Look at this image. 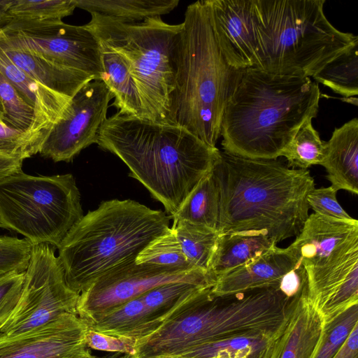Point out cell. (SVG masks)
<instances>
[{"instance_id": "16", "label": "cell", "mask_w": 358, "mask_h": 358, "mask_svg": "<svg viewBox=\"0 0 358 358\" xmlns=\"http://www.w3.org/2000/svg\"><path fill=\"white\" fill-rule=\"evenodd\" d=\"M290 246L276 245L261 255L218 276L211 292L216 296L234 294L257 288L279 287L282 278L299 262Z\"/></svg>"}, {"instance_id": "1", "label": "cell", "mask_w": 358, "mask_h": 358, "mask_svg": "<svg viewBox=\"0 0 358 358\" xmlns=\"http://www.w3.org/2000/svg\"><path fill=\"white\" fill-rule=\"evenodd\" d=\"M210 173L219 195V235L262 231L277 244L300 234L315 188L308 169L220 151Z\"/></svg>"}, {"instance_id": "13", "label": "cell", "mask_w": 358, "mask_h": 358, "mask_svg": "<svg viewBox=\"0 0 358 358\" xmlns=\"http://www.w3.org/2000/svg\"><path fill=\"white\" fill-rule=\"evenodd\" d=\"M87 329L78 315L66 313L24 334L0 333V358H95L85 342Z\"/></svg>"}, {"instance_id": "22", "label": "cell", "mask_w": 358, "mask_h": 358, "mask_svg": "<svg viewBox=\"0 0 358 358\" xmlns=\"http://www.w3.org/2000/svg\"><path fill=\"white\" fill-rule=\"evenodd\" d=\"M276 244L262 231L218 234L209 271L216 279L270 250Z\"/></svg>"}, {"instance_id": "15", "label": "cell", "mask_w": 358, "mask_h": 358, "mask_svg": "<svg viewBox=\"0 0 358 358\" xmlns=\"http://www.w3.org/2000/svg\"><path fill=\"white\" fill-rule=\"evenodd\" d=\"M217 43L236 69L255 66L259 48L255 0H205Z\"/></svg>"}, {"instance_id": "14", "label": "cell", "mask_w": 358, "mask_h": 358, "mask_svg": "<svg viewBox=\"0 0 358 358\" xmlns=\"http://www.w3.org/2000/svg\"><path fill=\"white\" fill-rule=\"evenodd\" d=\"M309 276L335 266L358 251V221L313 213L289 245Z\"/></svg>"}, {"instance_id": "19", "label": "cell", "mask_w": 358, "mask_h": 358, "mask_svg": "<svg viewBox=\"0 0 358 358\" xmlns=\"http://www.w3.org/2000/svg\"><path fill=\"white\" fill-rule=\"evenodd\" d=\"M0 48L15 64L31 77L68 98L72 99L80 88L94 80L87 73L58 65L24 50L8 41L1 29Z\"/></svg>"}, {"instance_id": "42", "label": "cell", "mask_w": 358, "mask_h": 358, "mask_svg": "<svg viewBox=\"0 0 358 358\" xmlns=\"http://www.w3.org/2000/svg\"><path fill=\"white\" fill-rule=\"evenodd\" d=\"M12 0H0V27L8 22V10Z\"/></svg>"}, {"instance_id": "21", "label": "cell", "mask_w": 358, "mask_h": 358, "mask_svg": "<svg viewBox=\"0 0 358 358\" xmlns=\"http://www.w3.org/2000/svg\"><path fill=\"white\" fill-rule=\"evenodd\" d=\"M164 320L151 313L139 296L85 324L96 332L138 341L154 333Z\"/></svg>"}, {"instance_id": "27", "label": "cell", "mask_w": 358, "mask_h": 358, "mask_svg": "<svg viewBox=\"0 0 358 358\" xmlns=\"http://www.w3.org/2000/svg\"><path fill=\"white\" fill-rule=\"evenodd\" d=\"M218 216V190L210 172L196 185L172 218L184 220L217 231Z\"/></svg>"}, {"instance_id": "35", "label": "cell", "mask_w": 358, "mask_h": 358, "mask_svg": "<svg viewBox=\"0 0 358 358\" xmlns=\"http://www.w3.org/2000/svg\"><path fill=\"white\" fill-rule=\"evenodd\" d=\"M32 246L26 238L0 236V280L26 271Z\"/></svg>"}, {"instance_id": "7", "label": "cell", "mask_w": 358, "mask_h": 358, "mask_svg": "<svg viewBox=\"0 0 358 358\" xmlns=\"http://www.w3.org/2000/svg\"><path fill=\"white\" fill-rule=\"evenodd\" d=\"M90 14L91 20L85 26L127 62L140 96L143 118L172 124L182 22L170 24L161 17L124 22Z\"/></svg>"}, {"instance_id": "4", "label": "cell", "mask_w": 358, "mask_h": 358, "mask_svg": "<svg viewBox=\"0 0 358 358\" xmlns=\"http://www.w3.org/2000/svg\"><path fill=\"white\" fill-rule=\"evenodd\" d=\"M182 24L171 123L216 147L224 110L245 69L231 66L221 52L205 0L187 6Z\"/></svg>"}, {"instance_id": "28", "label": "cell", "mask_w": 358, "mask_h": 358, "mask_svg": "<svg viewBox=\"0 0 358 358\" xmlns=\"http://www.w3.org/2000/svg\"><path fill=\"white\" fill-rule=\"evenodd\" d=\"M171 227L182 251L194 268L209 271V265L218 238L217 231L204 226L174 218Z\"/></svg>"}, {"instance_id": "45", "label": "cell", "mask_w": 358, "mask_h": 358, "mask_svg": "<svg viewBox=\"0 0 358 358\" xmlns=\"http://www.w3.org/2000/svg\"><path fill=\"white\" fill-rule=\"evenodd\" d=\"M275 354H276V353H275ZM275 356H274V357H273V358H275Z\"/></svg>"}, {"instance_id": "12", "label": "cell", "mask_w": 358, "mask_h": 358, "mask_svg": "<svg viewBox=\"0 0 358 358\" xmlns=\"http://www.w3.org/2000/svg\"><path fill=\"white\" fill-rule=\"evenodd\" d=\"M113 94L101 80H92L71 99L54 125L39 153L55 162H70L83 149L96 143L98 131L107 118Z\"/></svg>"}, {"instance_id": "20", "label": "cell", "mask_w": 358, "mask_h": 358, "mask_svg": "<svg viewBox=\"0 0 358 358\" xmlns=\"http://www.w3.org/2000/svg\"><path fill=\"white\" fill-rule=\"evenodd\" d=\"M336 190L358 194V119L335 128L326 142V154L320 164Z\"/></svg>"}, {"instance_id": "3", "label": "cell", "mask_w": 358, "mask_h": 358, "mask_svg": "<svg viewBox=\"0 0 358 358\" xmlns=\"http://www.w3.org/2000/svg\"><path fill=\"white\" fill-rule=\"evenodd\" d=\"M320 90L309 77L245 69L222 115L224 152L276 159L302 124L316 117Z\"/></svg>"}, {"instance_id": "30", "label": "cell", "mask_w": 358, "mask_h": 358, "mask_svg": "<svg viewBox=\"0 0 358 358\" xmlns=\"http://www.w3.org/2000/svg\"><path fill=\"white\" fill-rule=\"evenodd\" d=\"M75 8L73 0H12L8 23L62 21L72 15Z\"/></svg>"}, {"instance_id": "40", "label": "cell", "mask_w": 358, "mask_h": 358, "mask_svg": "<svg viewBox=\"0 0 358 358\" xmlns=\"http://www.w3.org/2000/svg\"><path fill=\"white\" fill-rule=\"evenodd\" d=\"M332 358H358V324Z\"/></svg>"}, {"instance_id": "44", "label": "cell", "mask_w": 358, "mask_h": 358, "mask_svg": "<svg viewBox=\"0 0 358 358\" xmlns=\"http://www.w3.org/2000/svg\"><path fill=\"white\" fill-rule=\"evenodd\" d=\"M3 120H4V112H3V108L1 100H0V121L3 122Z\"/></svg>"}, {"instance_id": "8", "label": "cell", "mask_w": 358, "mask_h": 358, "mask_svg": "<svg viewBox=\"0 0 358 358\" xmlns=\"http://www.w3.org/2000/svg\"><path fill=\"white\" fill-rule=\"evenodd\" d=\"M83 216L80 193L71 173L32 176L21 170L0 180V227L33 245L58 248Z\"/></svg>"}, {"instance_id": "18", "label": "cell", "mask_w": 358, "mask_h": 358, "mask_svg": "<svg viewBox=\"0 0 358 358\" xmlns=\"http://www.w3.org/2000/svg\"><path fill=\"white\" fill-rule=\"evenodd\" d=\"M324 323L307 294V282L296 295L275 358H311Z\"/></svg>"}, {"instance_id": "43", "label": "cell", "mask_w": 358, "mask_h": 358, "mask_svg": "<svg viewBox=\"0 0 358 358\" xmlns=\"http://www.w3.org/2000/svg\"><path fill=\"white\" fill-rule=\"evenodd\" d=\"M95 358H134V355L129 354L111 352L102 357H95Z\"/></svg>"}, {"instance_id": "41", "label": "cell", "mask_w": 358, "mask_h": 358, "mask_svg": "<svg viewBox=\"0 0 358 358\" xmlns=\"http://www.w3.org/2000/svg\"><path fill=\"white\" fill-rule=\"evenodd\" d=\"M24 160L0 154V180L22 170Z\"/></svg>"}, {"instance_id": "5", "label": "cell", "mask_w": 358, "mask_h": 358, "mask_svg": "<svg viewBox=\"0 0 358 358\" xmlns=\"http://www.w3.org/2000/svg\"><path fill=\"white\" fill-rule=\"evenodd\" d=\"M171 218L131 199L102 201L57 248L67 285L80 293L112 268L136 260L152 241L170 230Z\"/></svg>"}, {"instance_id": "11", "label": "cell", "mask_w": 358, "mask_h": 358, "mask_svg": "<svg viewBox=\"0 0 358 358\" xmlns=\"http://www.w3.org/2000/svg\"><path fill=\"white\" fill-rule=\"evenodd\" d=\"M0 29L8 41L24 50L101 80L99 43L85 25L10 22Z\"/></svg>"}, {"instance_id": "32", "label": "cell", "mask_w": 358, "mask_h": 358, "mask_svg": "<svg viewBox=\"0 0 358 358\" xmlns=\"http://www.w3.org/2000/svg\"><path fill=\"white\" fill-rule=\"evenodd\" d=\"M357 324L358 303L324 323L320 341L311 358H332Z\"/></svg>"}, {"instance_id": "39", "label": "cell", "mask_w": 358, "mask_h": 358, "mask_svg": "<svg viewBox=\"0 0 358 358\" xmlns=\"http://www.w3.org/2000/svg\"><path fill=\"white\" fill-rule=\"evenodd\" d=\"M85 342L89 348L94 350L134 355L137 341L134 338L108 335L87 329Z\"/></svg>"}, {"instance_id": "29", "label": "cell", "mask_w": 358, "mask_h": 358, "mask_svg": "<svg viewBox=\"0 0 358 358\" xmlns=\"http://www.w3.org/2000/svg\"><path fill=\"white\" fill-rule=\"evenodd\" d=\"M312 120L309 118L302 124L280 154L286 158L289 168L308 169L313 165H320L324 159L326 141L320 138Z\"/></svg>"}, {"instance_id": "26", "label": "cell", "mask_w": 358, "mask_h": 358, "mask_svg": "<svg viewBox=\"0 0 358 358\" xmlns=\"http://www.w3.org/2000/svg\"><path fill=\"white\" fill-rule=\"evenodd\" d=\"M281 335H245L224 338L194 346L166 358H248L256 351L275 343Z\"/></svg>"}, {"instance_id": "34", "label": "cell", "mask_w": 358, "mask_h": 358, "mask_svg": "<svg viewBox=\"0 0 358 358\" xmlns=\"http://www.w3.org/2000/svg\"><path fill=\"white\" fill-rule=\"evenodd\" d=\"M136 262L138 264L196 268L185 257L171 227L169 231L152 241L139 253Z\"/></svg>"}, {"instance_id": "25", "label": "cell", "mask_w": 358, "mask_h": 358, "mask_svg": "<svg viewBox=\"0 0 358 358\" xmlns=\"http://www.w3.org/2000/svg\"><path fill=\"white\" fill-rule=\"evenodd\" d=\"M333 92L342 95V100L357 106L358 43L329 62L313 76Z\"/></svg>"}, {"instance_id": "6", "label": "cell", "mask_w": 358, "mask_h": 358, "mask_svg": "<svg viewBox=\"0 0 358 358\" xmlns=\"http://www.w3.org/2000/svg\"><path fill=\"white\" fill-rule=\"evenodd\" d=\"M259 48L255 66L266 72L313 77L358 43L338 30L324 13L325 0H255Z\"/></svg>"}, {"instance_id": "31", "label": "cell", "mask_w": 358, "mask_h": 358, "mask_svg": "<svg viewBox=\"0 0 358 358\" xmlns=\"http://www.w3.org/2000/svg\"><path fill=\"white\" fill-rule=\"evenodd\" d=\"M0 100L4 112L3 122L15 129L28 133L41 150V146L32 133L35 120L34 109L24 101L1 72Z\"/></svg>"}, {"instance_id": "24", "label": "cell", "mask_w": 358, "mask_h": 358, "mask_svg": "<svg viewBox=\"0 0 358 358\" xmlns=\"http://www.w3.org/2000/svg\"><path fill=\"white\" fill-rule=\"evenodd\" d=\"M76 8L124 22H137L171 12L179 0H73Z\"/></svg>"}, {"instance_id": "23", "label": "cell", "mask_w": 358, "mask_h": 358, "mask_svg": "<svg viewBox=\"0 0 358 358\" xmlns=\"http://www.w3.org/2000/svg\"><path fill=\"white\" fill-rule=\"evenodd\" d=\"M102 66L101 80L113 94V106L122 115L143 118L140 96L126 59L106 43L98 41Z\"/></svg>"}, {"instance_id": "17", "label": "cell", "mask_w": 358, "mask_h": 358, "mask_svg": "<svg viewBox=\"0 0 358 358\" xmlns=\"http://www.w3.org/2000/svg\"><path fill=\"white\" fill-rule=\"evenodd\" d=\"M0 72L35 112L32 133L42 146L54 125L62 117L71 99L31 77L15 64L0 48Z\"/></svg>"}, {"instance_id": "37", "label": "cell", "mask_w": 358, "mask_h": 358, "mask_svg": "<svg viewBox=\"0 0 358 358\" xmlns=\"http://www.w3.org/2000/svg\"><path fill=\"white\" fill-rule=\"evenodd\" d=\"M337 192L331 186L314 188L307 196L309 208L315 213L325 217L345 220L353 219L338 202Z\"/></svg>"}, {"instance_id": "33", "label": "cell", "mask_w": 358, "mask_h": 358, "mask_svg": "<svg viewBox=\"0 0 358 358\" xmlns=\"http://www.w3.org/2000/svg\"><path fill=\"white\" fill-rule=\"evenodd\" d=\"M206 287L189 282H173L153 288L141 296L148 309L164 320L192 292Z\"/></svg>"}, {"instance_id": "38", "label": "cell", "mask_w": 358, "mask_h": 358, "mask_svg": "<svg viewBox=\"0 0 358 358\" xmlns=\"http://www.w3.org/2000/svg\"><path fill=\"white\" fill-rule=\"evenodd\" d=\"M25 272L16 273L0 280V329L14 311L21 295Z\"/></svg>"}, {"instance_id": "2", "label": "cell", "mask_w": 358, "mask_h": 358, "mask_svg": "<svg viewBox=\"0 0 358 358\" xmlns=\"http://www.w3.org/2000/svg\"><path fill=\"white\" fill-rule=\"evenodd\" d=\"M96 144L118 157L171 218L220 152L182 127L118 112L103 122Z\"/></svg>"}, {"instance_id": "10", "label": "cell", "mask_w": 358, "mask_h": 358, "mask_svg": "<svg viewBox=\"0 0 358 358\" xmlns=\"http://www.w3.org/2000/svg\"><path fill=\"white\" fill-rule=\"evenodd\" d=\"M216 277L198 268L138 264H120L95 280L80 293L77 315L85 322L157 287L189 282L212 287Z\"/></svg>"}, {"instance_id": "9", "label": "cell", "mask_w": 358, "mask_h": 358, "mask_svg": "<svg viewBox=\"0 0 358 358\" xmlns=\"http://www.w3.org/2000/svg\"><path fill=\"white\" fill-rule=\"evenodd\" d=\"M55 247L34 245L19 301L0 329L7 336L24 334L50 323L64 314L77 315L80 293L66 283Z\"/></svg>"}, {"instance_id": "36", "label": "cell", "mask_w": 358, "mask_h": 358, "mask_svg": "<svg viewBox=\"0 0 358 358\" xmlns=\"http://www.w3.org/2000/svg\"><path fill=\"white\" fill-rule=\"evenodd\" d=\"M40 151L27 132L15 129L0 121V154L24 160Z\"/></svg>"}]
</instances>
